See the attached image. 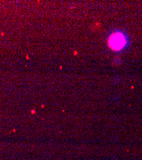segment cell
<instances>
[{
    "label": "cell",
    "instance_id": "cell-1",
    "mask_svg": "<svg viewBox=\"0 0 142 160\" xmlns=\"http://www.w3.org/2000/svg\"><path fill=\"white\" fill-rule=\"evenodd\" d=\"M108 46L114 51L122 49L126 44V39L120 33H113L108 39Z\"/></svg>",
    "mask_w": 142,
    "mask_h": 160
}]
</instances>
